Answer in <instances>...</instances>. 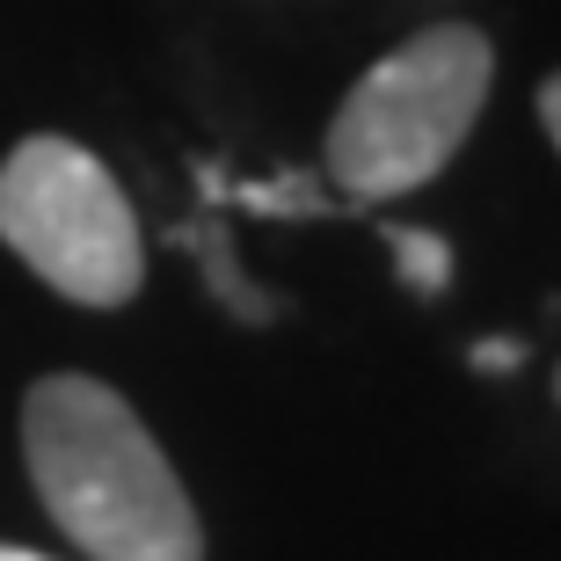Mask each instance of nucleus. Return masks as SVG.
I'll return each mask as SVG.
<instances>
[{
    "instance_id": "f03ea898",
    "label": "nucleus",
    "mask_w": 561,
    "mask_h": 561,
    "mask_svg": "<svg viewBox=\"0 0 561 561\" xmlns=\"http://www.w3.org/2000/svg\"><path fill=\"white\" fill-rule=\"evenodd\" d=\"M496 81V44L474 22H431L357 73L329 125V183L357 205L409 197L453 168Z\"/></svg>"
},
{
    "instance_id": "7ed1b4c3",
    "label": "nucleus",
    "mask_w": 561,
    "mask_h": 561,
    "mask_svg": "<svg viewBox=\"0 0 561 561\" xmlns=\"http://www.w3.org/2000/svg\"><path fill=\"white\" fill-rule=\"evenodd\" d=\"M0 241L73 307H125L146 285L139 211L117 175L59 131H37L0 161Z\"/></svg>"
},
{
    "instance_id": "f257e3e1",
    "label": "nucleus",
    "mask_w": 561,
    "mask_h": 561,
    "mask_svg": "<svg viewBox=\"0 0 561 561\" xmlns=\"http://www.w3.org/2000/svg\"><path fill=\"white\" fill-rule=\"evenodd\" d=\"M22 459L44 511L95 561H205L183 481L110 379L51 373L22 394Z\"/></svg>"
},
{
    "instance_id": "423d86ee",
    "label": "nucleus",
    "mask_w": 561,
    "mask_h": 561,
    "mask_svg": "<svg viewBox=\"0 0 561 561\" xmlns=\"http://www.w3.org/2000/svg\"><path fill=\"white\" fill-rule=\"evenodd\" d=\"M540 125H547V139L561 146V73H554V81H540Z\"/></svg>"
},
{
    "instance_id": "6e6552de",
    "label": "nucleus",
    "mask_w": 561,
    "mask_h": 561,
    "mask_svg": "<svg viewBox=\"0 0 561 561\" xmlns=\"http://www.w3.org/2000/svg\"><path fill=\"white\" fill-rule=\"evenodd\" d=\"M554 394H561V373H554Z\"/></svg>"
},
{
    "instance_id": "0eeeda50",
    "label": "nucleus",
    "mask_w": 561,
    "mask_h": 561,
    "mask_svg": "<svg viewBox=\"0 0 561 561\" xmlns=\"http://www.w3.org/2000/svg\"><path fill=\"white\" fill-rule=\"evenodd\" d=\"M0 561H51V554H37V547H0Z\"/></svg>"
},
{
    "instance_id": "20e7f679",
    "label": "nucleus",
    "mask_w": 561,
    "mask_h": 561,
    "mask_svg": "<svg viewBox=\"0 0 561 561\" xmlns=\"http://www.w3.org/2000/svg\"><path fill=\"white\" fill-rule=\"evenodd\" d=\"M387 249L401 255V277H409V291L437 299V291L453 285V249H445L437 233H423V227H387Z\"/></svg>"
},
{
    "instance_id": "39448f33",
    "label": "nucleus",
    "mask_w": 561,
    "mask_h": 561,
    "mask_svg": "<svg viewBox=\"0 0 561 561\" xmlns=\"http://www.w3.org/2000/svg\"><path fill=\"white\" fill-rule=\"evenodd\" d=\"M518 343H474V365H481V373H511V365H518Z\"/></svg>"
}]
</instances>
